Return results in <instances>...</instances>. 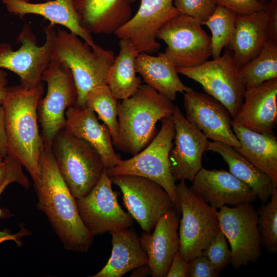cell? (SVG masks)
Segmentation results:
<instances>
[{"label":"cell","mask_w":277,"mask_h":277,"mask_svg":"<svg viewBox=\"0 0 277 277\" xmlns=\"http://www.w3.org/2000/svg\"><path fill=\"white\" fill-rule=\"evenodd\" d=\"M33 183L37 207L46 215L64 248L76 252L88 251L94 235L83 223L75 199L63 179L51 150L45 147L40 157L39 174Z\"/></svg>","instance_id":"obj_1"},{"label":"cell","mask_w":277,"mask_h":277,"mask_svg":"<svg viewBox=\"0 0 277 277\" xmlns=\"http://www.w3.org/2000/svg\"><path fill=\"white\" fill-rule=\"evenodd\" d=\"M44 92L42 82L33 87L22 84L8 87L2 104L7 155L28 171L33 182L39 174L40 157L44 148L37 113Z\"/></svg>","instance_id":"obj_2"},{"label":"cell","mask_w":277,"mask_h":277,"mask_svg":"<svg viewBox=\"0 0 277 277\" xmlns=\"http://www.w3.org/2000/svg\"><path fill=\"white\" fill-rule=\"evenodd\" d=\"M172 101L148 85H141L129 98L118 102V132L113 146L135 155L154 138L159 121L171 116Z\"/></svg>","instance_id":"obj_3"},{"label":"cell","mask_w":277,"mask_h":277,"mask_svg":"<svg viewBox=\"0 0 277 277\" xmlns=\"http://www.w3.org/2000/svg\"><path fill=\"white\" fill-rule=\"evenodd\" d=\"M79 37L58 28L52 58L70 70L77 90L75 105L83 107L93 89L107 84L115 56L113 51L105 49L96 44L91 47Z\"/></svg>","instance_id":"obj_4"},{"label":"cell","mask_w":277,"mask_h":277,"mask_svg":"<svg viewBox=\"0 0 277 277\" xmlns=\"http://www.w3.org/2000/svg\"><path fill=\"white\" fill-rule=\"evenodd\" d=\"M51 152L63 179L75 199L87 194L107 169L99 153L90 144L64 129L55 137Z\"/></svg>","instance_id":"obj_5"},{"label":"cell","mask_w":277,"mask_h":277,"mask_svg":"<svg viewBox=\"0 0 277 277\" xmlns=\"http://www.w3.org/2000/svg\"><path fill=\"white\" fill-rule=\"evenodd\" d=\"M161 121L160 130L145 148L129 159H120L115 166L107 168L106 171L109 177L134 175L157 183L167 192L175 208L180 211L169 158L175 134L174 122L171 116L165 117Z\"/></svg>","instance_id":"obj_6"},{"label":"cell","mask_w":277,"mask_h":277,"mask_svg":"<svg viewBox=\"0 0 277 277\" xmlns=\"http://www.w3.org/2000/svg\"><path fill=\"white\" fill-rule=\"evenodd\" d=\"M41 80L46 83L47 91L38 105V122L44 147L51 150L55 137L65 128L67 109L76 103L77 90L70 70L53 58Z\"/></svg>","instance_id":"obj_7"},{"label":"cell","mask_w":277,"mask_h":277,"mask_svg":"<svg viewBox=\"0 0 277 277\" xmlns=\"http://www.w3.org/2000/svg\"><path fill=\"white\" fill-rule=\"evenodd\" d=\"M176 193L182 218L179 221V252L187 261L201 254L220 229L218 210L196 196L181 181Z\"/></svg>","instance_id":"obj_8"},{"label":"cell","mask_w":277,"mask_h":277,"mask_svg":"<svg viewBox=\"0 0 277 277\" xmlns=\"http://www.w3.org/2000/svg\"><path fill=\"white\" fill-rule=\"evenodd\" d=\"M239 69L233 52L228 48L217 58L194 67H176V71L200 84L206 93L219 101L233 118L243 102L245 90Z\"/></svg>","instance_id":"obj_9"},{"label":"cell","mask_w":277,"mask_h":277,"mask_svg":"<svg viewBox=\"0 0 277 277\" xmlns=\"http://www.w3.org/2000/svg\"><path fill=\"white\" fill-rule=\"evenodd\" d=\"M55 25L50 23L44 28L45 43L37 45L35 35L30 26H24L17 42L21 47L13 50L10 44L0 43V69L16 74L21 84L33 87L42 82V75L50 62L56 35Z\"/></svg>","instance_id":"obj_10"},{"label":"cell","mask_w":277,"mask_h":277,"mask_svg":"<svg viewBox=\"0 0 277 277\" xmlns=\"http://www.w3.org/2000/svg\"><path fill=\"white\" fill-rule=\"evenodd\" d=\"M195 19L180 14L159 29L156 38L167 45L165 53L176 67H191L211 56V37Z\"/></svg>","instance_id":"obj_11"},{"label":"cell","mask_w":277,"mask_h":277,"mask_svg":"<svg viewBox=\"0 0 277 277\" xmlns=\"http://www.w3.org/2000/svg\"><path fill=\"white\" fill-rule=\"evenodd\" d=\"M123 193L128 213L144 231L151 232L159 218L175 206L169 195L157 183L134 175L110 177Z\"/></svg>","instance_id":"obj_12"},{"label":"cell","mask_w":277,"mask_h":277,"mask_svg":"<svg viewBox=\"0 0 277 277\" xmlns=\"http://www.w3.org/2000/svg\"><path fill=\"white\" fill-rule=\"evenodd\" d=\"M220 227L230 245V264L235 269L256 262L261 255L258 213L251 203L230 207L217 212Z\"/></svg>","instance_id":"obj_13"},{"label":"cell","mask_w":277,"mask_h":277,"mask_svg":"<svg viewBox=\"0 0 277 277\" xmlns=\"http://www.w3.org/2000/svg\"><path fill=\"white\" fill-rule=\"evenodd\" d=\"M106 169L100 180L86 195L75 199L80 218L94 236L131 227L133 219L122 209L117 201Z\"/></svg>","instance_id":"obj_14"},{"label":"cell","mask_w":277,"mask_h":277,"mask_svg":"<svg viewBox=\"0 0 277 277\" xmlns=\"http://www.w3.org/2000/svg\"><path fill=\"white\" fill-rule=\"evenodd\" d=\"M184 106L186 119L207 138L234 148L240 146L232 128L231 115L219 101L192 90L184 93Z\"/></svg>","instance_id":"obj_15"},{"label":"cell","mask_w":277,"mask_h":277,"mask_svg":"<svg viewBox=\"0 0 277 277\" xmlns=\"http://www.w3.org/2000/svg\"><path fill=\"white\" fill-rule=\"evenodd\" d=\"M131 3L137 0H130ZM135 14L114 34L130 42L139 53H153L161 48L156 34L161 26L180 14L173 0H140Z\"/></svg>","instance_id":"obj_16"},{"label":"cell","mask_w":277,"mask_h":277,"mask_svg":"<svg viewBox=\"0 0 277 277\" xmlns=\"http://www.w3.org/2000/svg\"><path fill=\"white\" fill-rule=\"evenodd\" d=\"M171 117L175 134L169 156L171 172L175 182H192L203 168L202 156L209 141L187 121L177 106H174Z\"/></svg>","instance_id":"obj_17"},{"label":"cell","mask_w":277,"mask_h":277,"mask_svg":"<svg viewBox=\"0 0 277 277\" xmlns=\"http://www.w3.org/2000/svg\"><path fill=\"white\" fill-rule=\"evenodd\" d=\"M192 182L191 191L217 210L224 206L251 203L256 198L247 185L224 170L202 168Z\"/></svg>","instance_id":"obj_18"},{"label":"cell","mask_w":277,"mask_h":277,"mask_svg":"<svg viewBox=\"0 0 277 277\" xmlns=\"http://www.w3.org/2000/svg\"><path fill=\"white\" fill-rule=\"evenodd\" d=\"M179 211L175 207L171 209L159 218L152 233L144 231L140 237L152 277H166L173 257L179 251Z\"/></svg>","instance_id":"obj_19"},{"label":"cell","mask_w":277,"mask_h":277,"mask_svg":"<svg viewBox=\"0 0 277 277\" xmlns=\"http://www.w3.org/2000/svg\"><path fill=\"white\" fill-rule=\"evenodd\" d=\"M277 78L246 88L240 110L232 122L260 133L274 134L277 124Z\"/></svg>","instance_id":"obj_20"},{"label":"cell","mask_w":277,"mask_h":277,"mask_svg":"<svg viewBox=\"0 0 277 277\" xmlns=\"http://www.w3.org/2000/svg\"><path fill=\"white\" fill-rule=\"evenodd\" d=\"M64 129L70 134L90 144L99 153L106 168L116 165L121 159L114 149L108 128L101 124L92 110L76 105L66 111Z\"/></svg>","instance_id":"obj_21"},{"label":"cell","mask_w":277,"mask_h":277,"mask_svg":"<svg viewBox=\"0 0 277 277\" xmlns=\"http://www.w3.org/2000/svg\"><path fill=\"white\" fill-rule=\"evenodd\" d=\"M81 24L89 33L115 34L133 16L130 0H74Z\"/></svg>","instance_id":"obj_22"},{"label":"cell","mask_w":277,"mask_h":277,"mask_svg":"<svg viewBox=\"0 0 277 277\" xmlns=\"http://www.w3.org/2000/svg\"><path fill=\"white\" fill-rule=\"evenodd\" d=\"M11 14L23 18L26 14L43 16L54 25H60L82 38L91 47L95 43L91 34L83 28L74 0H49L34 3L28 0H2Z\"/></svg>","instance_id":"obj_23"},{"label":"cell","mask_w":277,"mask_h":277,"mask_svg":"<svg viewBox=\"0 0 277 277\" xmlns=\"http://www.w3.org/2000/svg\"><path fill=\"white\" fill-rule=\"evenodd\" d=\"M135 68L147 85L171 101L176 99L177 93L193 90L181 81L176 67L165 53H159L157 56L140 53Z\"/></svg>","instance_id":"obj_24"},{"label":"cell","mask_w":277,"mask_h":277,"mask_svg":"<svg viewBox=\"0 0 277 277\" xmlns=\"http://www.w3.org/2000/svg\"><path fill=\"white\" fill-rule=\"evenodd\" d=\"M112 236V252L107 264L92 277H121L140 266L148 264L135 229L126 228L109 232Z\"/></svg>","instance_id":"obj_25"},{"label":"cell","mask_w":277,"mask_h":277,"mask_svg":"<svg viewBox=\"0 0 277 277\" xmlns=\"http://www.w3.org/2000/svg\"><path fill=\"white\" fill-rule=\"evenodd\" d=\"M267 15L264 10L236 14L234 29L228 48L241 67L259 54L268 40Z\"/></svg>","instance_id":"obj_26"},{"label":"cell","mask_w":277,"mask_h":277,"mask_svg":"<svg viewBox=\"0 0 277 277\" xmlns=\"http://www.w3.org/2000/svg\"><path fill=\"white\" fill-rule=\"evenodd\" d=\"M240 146L234 149L267 174L277 185V140L274 134L252 131L231 123Z\"/></svg>","instance_id":"obj_27"},{"label":"cell","mask_w":277,"mask_h":277,"mask_svg":"<svg viewBox=\"0 0 277 277\" xmlns=\"http://www.w3.org/2000/svg\"><path fill=\"white\" fill-rule=\"evenodd\" d=\"M207 151L219 154L228 165L229 172L247 185L263 203L270 199L274 187L272 179L238 153L233 147L220 142H210Z\"/></svg>","instance_id":"obj_28"},{"label":"cell","mask_w":277,"mask_h":277,"mask_svg":"<svg viewBox=\"0 0 277 277\" xmlns=\"http://www.w3.org/2000/svg\"><path fill=\"white\" fill-rule=\"evenodd\" d=\"M120 52L111 65L107 78V85L117 100L133 95L141 85L136 75L135 59L139 54L135 47L127 39H120Z\"/></svg>","instance_id":"obj_29"},{"label":"cell","mask_w":277,"mask_h":277,"mask_svg":"<svg viewBox=\"0 0 277 277\" xmlns=\"http://www.w3.org/2000/svg\"><path fill=\"white\" fill-rule=\"evenodd\" d=\"M239 75L245 88L277 78V44L268 39L259 54L240 68Z\"/></svg>","instance_id":"obj_30"},{"label":"cell","mask_w":277,"mask_h":277,"mask_svg":"<svg viewBox=\"0 0 277 277\" xmlns=\"http://www.w3.org/2000/svg\"><path fill=\"white\" fill-rule=\"evenodd\" d=\"M236 13L225 7L217 5L212 15L203 24L211 31V56L217 58L224 47H228L234 29Z\"/></svg>","instance_id":"obj_31"},{"label":"cell","mask_w":277,"mask_h":277,"mask_svg":"<svg viewBox=\"0 0 277 277\" xmlns=\"http://www.w3.org/2000/svg\"><path fill=\"white\" fill-rule=\"evenodd\" d=\"M117 100L107 84L93 89L88 95L86 106L97 114L98 118L108 128L113 144L118 136Z\"/></svg>","instance_id":"obj_32"},{"label":"cell","mask_w":277,"mask_h":277,"mask_svg":"<svg viewBox=\"0 0 277 277\" xmlns=\"http://www.w3.org/2000/svg\"><path fill=\"white\" fill-rule=\"evenodd\" d=\"M270 201L263 204L257 211L258 227L261 245L270 253L277 251V187H274Z\"/></svg>","instance_id":"obj_33"},{"label":"cell","mask_w":277,"mask_h":277,"mask_svg":"<svg viewBox=\"0 0 277 277\" xmlns=\"http://www.w3.org/2000/svg\"><path fill=\"white\" fill-rule=\"evenodd\" d=\"M201 254L207 258L219 273L230 264L231 250L221 229L213 236Z\"/></svg>","instance_id":"obj_34"},{"label":"cell","mask_w":277,"mask_h":277,"mask_svg":"<svg viewBox=\"0 0 277 277\" xmlns=\"http://www.w3.org/2000/svg\"><path fill=\"white\" fill-rule=\"evenodd\" d=\"M181 14L191 17L202 25L212 15L217 5L213 0H173Z\"/></svg>","instance_id":"obj_35"},{"label":"cell","mask_w":277,"mask_h":277,"mask_svg":"<svg viewBox=\"0 0 277 277\" xmlns=\"http://www.w3.org/2000/svg\"><path fill=\"white\" fill-rule=\"evenodd\" d=\"M22 165L11 156L3 157L0 154V187L9 179L13 178L16 183L28 189L30 183L23 172Z\"/></svg>","instance_id":"obj_36"},{"label":"cell","mask_w":277,"mask_h":277,"mask_svg":"<svg viewBox=\"0 0 277 277\" xmlns=\"http://www.w3.org/2000/svg\"><path fill=\"white\" fill-rule=\"evenodd\" d=\"M217 5L228 8L237 14L247 15L263 10L265 5L258 0H213Z\"/></svg>","instance_id":"obj_37"},{"label":"cell","mask_w":277,"mask_h":277,"mask_svg":"<svg viewBox=\"0 0 277 277\" xmlns=\"http://www.w3.org/2000/svg\"><path fill=\"white\" fill-rule=\"evenodd\" d=\"M219 275V273L202 254L188 261L187 277H217Z\"/></svg>","instance_id":"obj_38"},{"label":"cell","mask_w":277,"mask_h":277,"mask_svg":"<svg viewBox=\"0 0 277 277\" xmlns=\"http://www.w3.org/2000/svg\"><path fill=\"white\" fill-rule=\"evenodd\" d=\"M264 5L268 39L277 44V0H269Z\"/></svg>","instance_id":"obj_39"},{"label":"cell","mask_w":277,"mask_h":277,"mask_svg":"<svg viewBox=\"0 0 277 277\" xmlns=\"http://www.w3.org/2000/svg\"><path fill=\"white\" fill-rule=\"evenodd\" d=\"M188 261L177 251L174 255L166 277H187Z\"/></svg>","instance_id":"obj_40"},{"label":"cell","mask_w":277,"mask_h":277,"mask_svg":"<svg viewBox=\"0 0 277 277\" xmlns=\"http://www.w3.org/2000/svg\"><path fill=\"white\" fill-rule=\"evenodd\" d=\"M16 183L15 179L13 178H10L8 179L0 187V196L1 194L3 192L7 186L12 183ZM5 217V213H4L2 209L0 208V218H3ZM22 233L19 234H10L7 232H3L0 231V244L3 242H4L6 241L13 240L17 244H19L20 241L19 239L21 236L24 234Z\"/></svg>","instance_id":"obj_41"},{"label":"cell","mask_w":277,"mask_h":277,"mask_svg":"<svg viewBox=\"0 0 277 277\" xmlns=\"http://www.w3.org/2000/svg\"><path fill=\"white\" fill-rule=\"evenodd\" d=\"M8 146L4 124V112L2 105H0V154L3 157L7 155Z\"/></svg>","instance_id":"obj_42"},{"label":"cell","mask_w":277,"mask_h":277,"mask_svg":"<svg viewBox=\"0 0 277 277\" xmlns=\"http://www.w3.org/2000/svg\"><path fill=\"white\" fill-rule=\"evenodd\" d=\"M7 73L0 69V105H2L8 88Z\"/></svg>","instance_id":"obj_43"},{"label":"cell","mask_w":277,"mask_h":277,"mask_svg":"<svg viewBox=\"0 0 277 277\" xmlns=\"http://www.w3.org/2000/svg\"><path fill=\"white\" fill-rule=\"evenodd\" d=\"M151 275V271L148 264H146L132 270L130 276L142 277Z\"/></svg>","instance_id":"obj_44"},{"label":"cell","mask_w":277,"mask_h":277,"mask_svg":"<svg viewBox=\"0 0 277 277\" xmlns=\"http://www.w3.org/2000/svg\"><path fill=\"white\" fill-rule=\"evenodd\" d=\"M269 0H258L259 2L260 3L265 4L266 3H267Z\"/></svg>","instance_id":"obj_45"},{"label":"cell","mask_w":277,"mask_h":277,"mask_svg":"<svg viewBox=\"0 0 277 277\" xmlns=\"http://www.w3.org/2000/svg\"><path fill=\"white\" fill-rule=\"evenodd\" d=\"M45 1H49V0H45Z\"/></svg>","instance_id":"obj_46"}]
</instances>
